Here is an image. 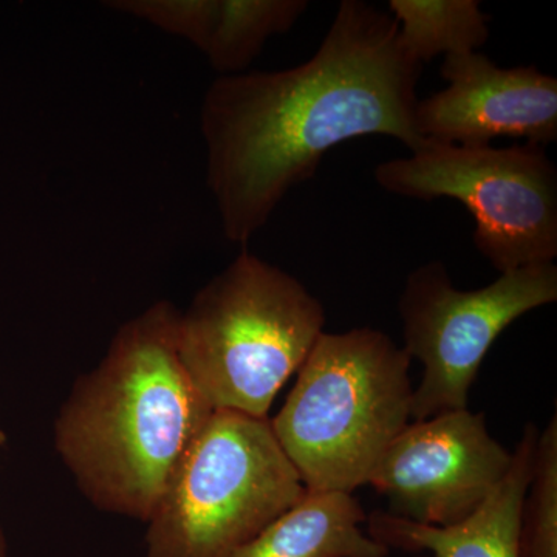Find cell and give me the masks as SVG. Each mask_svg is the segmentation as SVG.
Masks as SVG:
<instances>
[{"label": "cell", "instance_id": "cell-1", "mask_svg": "<svg viewBox=\"0 0 557 557\" xmlns=\"http://www.w3.org/2000/svg\"><path fill=\"white\" fill-rule=\"evenodd\" d=\"M423 65L398 25L362 0H343L321 46L296 67L219 76L201 102L207 182L223 234L247 245L329 150L384 135L413 152Z\"/></svg>", "mask_w": 557, "mask_h": 557}, {"label": "cell", "instance_id": "cell-2", "mask_svg": "<svg viewBox=\"0 0 557 557\" xmlns=\"http://www.w3.org/2000/svg\"><path fill=\"white\" fill-rule=\"evenodd\" d=\"M180 311L160 300L121 325L54 421V448L81 493L145 523L214 412L180 359Z\"/></svg>", "mask_w": 557, "mask_h": 557}, {"label": "cell", "instance_id": "cell-3", "mask_svg": "<svg viewBox=\"0 0 557 557\" xmlns=\"http://www.w3.org/2000/svg\"><path fill=\"white\" fill-rule=\"evenodd\" d=\"M409 355L372 327L322 333L271 421L310 491L351 493L412 418Z\"/></svg>", "mask_w": 557, "mask_h": 557}, {"label": "cell", "instance_id": "cell-4", "mask_svg": "<svg viewBox=\"0 0 557 557\" xmlns=\"http://www.w3.org/2000/svg\"><path fill=\"white\" fill-rule=\"evenodd\" d=\"M325 319L299 278L244 249L180 311V359L212 409L267 418Z\"/></svg>", "mask_w": 557, "mask_h": 557}, {"label": "cell", "instance_id": "cell-5", "mask_svg": "<svg viewBox=\"0 0 557 557\" xmlns=\"http://www.w3.org/2000/svg\"><path fill=\"white\" fill-rule=\"evenodd\" d=\"M307 487L270 418L214 410L148 522V557H230Z\"/></svg>", "mask_w": 557, "mask_h": 557}, {"label": "cell", "instance_id": "cell-6", "mask_svg": "<svg viewBox=\"0 0 557 557\" xmlns=\"http://www.w3.org/2000/svg\"><path fill=\"white\" fill-rule=\"evenodd\" d=\"M376 183L395 196L460 201L474 219L475 248L497 270L555 263L557 170L544 146H457L424 141L384 161Z\"/></svg>", "mask_w": 557, "mask_h": 557}, {"label": "cell", "instance_id": "cell-7", "mask_svg": "<svg viewBox=\"0 0 557 557\" xmlns=\"http://www.w3.org/2000/svg\"><path fill=\"white\" fill-rule=\"evenodd\" d=\"M556 300V263L508 271L478 289L457 288L440 260L413 270L398 299L403 348L423 364L412 418L467 409L469 391L498 336L523 314Z\"/></svg>", "mask_w": 557, "mask_h": 557}, {"label": "cell", "instance_id": "cell-8", "mask_svg": "<svg viewBox=\"0 0 557 557\" xmlns=\"http://www.w3.org/2000/svg\"><path fill=\"white\" fill-rule=\"evenodd\" d=\"M512 463L490 434L482 412L446 410L403 429L368 485L387 497L391 515L432 527H450L471 518Z\"/></svg>", "mask_w": 557, "mask_h": 557}, {"label": "cell", "instance_id": "cell-9", "mask_svg": "<svg viewBox=\"0 0 557 557\" xmlns=\"http://www.w3.org/2000/svg\"><path fill=\"white\" fill-rule=\"evenodd\" d=\"M445 89L418 101L416 126L429 141L487 146L496 138L557 141V79L541 70L498 67L479 51L448 54Z\"/></svg>", "mask_w": 557, "mask_h": 557}, {"label": "cell", "instance_id": "cell-10", "mask_svg": "<svg viewBox=\"0 0 557 557\" xmlns=\"http://www.w3.org/2000/svg\"><path fill=\"white\" fill-rule=\"evenodd\" d=\"M106 5L188 40L220 76L247 72L271 38L309 9L307 0H116Z\"/></svg>", "mask_w": 557, "mask_h": 557}, {"label": "cell", "instance_id": "cell-11", "mask_svg": "<svg viewBox=\"0 0 557 557\" xmlns=\"http://www.w3.org/2000/svg\"><path fill=\"white\" fill-rule=\"evenodd\" d=\"M539 432L533 423L527 424L507 475L471 518L457 525L432 527L375 511L366 520L369 536L388 552L397 548L428 552L434 557H518L520 509L533 474Z\"/></svg>", "mask_w": 557, "mask_h": 557}, {"label": "cell", "instance_id": "cell-12", "mask_svg": "<svg viewBox=\"0 0 557 557\" xmlns=\"http://www.w3.org/2000/svg\"><path fill=\"white\" fill-rule=\"evenodd\" d=\"M368 516L343 491H310L230 557H387L361 530Z\"/></svg>", "mask_w": 557, "mask_h": 557}, {"label": "cell", "instance_id": "cell-13", "mask_svg": "<svg viewBox=\"0 0 557 557\" xmlns=\"http://www.w3.org/2000/svg\"><path fill=\"white\" fill-rule=\"evenodd\" d=\"M388 10L403 47L421 65L440 54L479 51L490 39L478 0H388Z\"/></svg>", "mask_w": 557, "mask_h": 557}, {"label": "cell", "instance_id": "cell-14", "mask_svg": "<svg viewBox=\"0 0 557 557\" xmlns=\"http://www.w3.org/2000/svg\"><path fill=\"white\" fill-rule=\"evenodd\" d=\"M518 557H557V417L539 432L533 474L520 509Z\"/></svg>", "mask_w": 557, "mask_h": 557}, {"label": "cell", "instance_id": "cell-15", "mask_svg": "<svg viewBox=\"0 0 557 557\" xmlns=\"http://www.w3.org/2000/svg\"><path fill=\"white\" fill-rule=\"evenodd\" d=\"M0 557H7V541L2 528H0Z\"/></svg>", "mask_w": 557, "mask_h": 557}, {"label": "cell", "instance_id": "cell-16", "mask_svg": "<svg viewBox=\"0 0 557 557\" xmlns=\"http://www.w3.org/2000/svg\"><path fill=\"white\" fill-rule=\"evenodd\" d=\"M7 443V435L5 432L0 429V448H2L3 445Z\"/></svg>", "mask_w": 557, "mask_h": 557}]
</instances>
